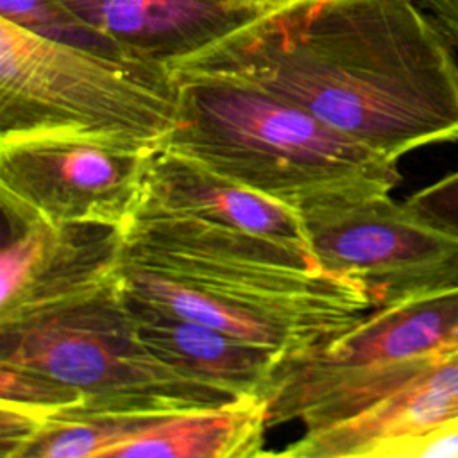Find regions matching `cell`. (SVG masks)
Masks as SVG:
<instances>
[{
  "mask_svg": "<svg viewBox=\"0 0 458 458\" xmlns=\"http://www.w3.org/2000/svg\"><path fill=\"white\" fill-rule=\"evenodd\" d=\"M170 68L276 95L394 161L458 141V61L417 0H288Z\"/></svg>",
  "mask_w": 458,
  "mask_h": 458,
  "instance_id": "1",
  "label": "cell"
},
{
  "mask_svg": "<svg viewBox=\"0 0 458 458\" xmlns=\"http://www.w3.org/2000/svg\"><path fill=\"white\" fill-rule=\"evenodd\" d=\"M129 295L283 356L372 310L363 284L315 254L188 216L138 213L113 274Z\"/></svg>",
  "mask_w": 458,
  "mask_h": 458,
  "instance_id": "2",
  "label": "cell"
},
{
  "mask_svg": "<svg viewBox=\"0 0 458 458\" xmlns=\"http://www.w3.org/2000/svg\"><path fill=\"white\" fill-rule=\"evenodd\" d=\"M175 127L161 148L302 216L376 195L401 181L397 161L258 88L179 77Z\"/></svg>",
  "mask_w": 458,
  "mask_h": 458,
  "instance_id": "3",
  "label": "cell"
},
{
  "mask_svg": "<svg viewBox=\"0 0 458 458\" xmlns=\"http://www.w3.org/2000/svg\"><path fill=\"white\" fill-rule=\"evenodd\" d=\"M179 104L168 64L54 41L0 18V138L73 132L157 150Z\"/></svg>",
  "mask_w": 458,
  "mask_h": 458,
  "instance_id": "4",
  "label": "cell"
},
{
  "mask_svg": "<svg viewBox=\"0 0 458 458\" xmlns=\"http://www.w3.org/2000/svg\"><path fill=\"white\" fill-rule=\"evenodd\" d=\"M0 347L2 365L39 372L72 388L82 401L77 415L175 413L242 399L156 354L138 336L114 277L0 322Z\"/></svg>",
  "mask_w": 458,
  "mask_h": 458,
  "instance_id": "5",
  "label": "cell"
},
{
  "mask_svg": "<svg viewBox=\"0 0 458 458\" xmlns=\"http://www.w3.org/2000/svg\"><path fill=\"white\" fill-rule=\"evenodd\" d=\"M456 347L458 286L374 308L277 363L263 392L267 426L315 431L349 420Z\"/></svg>",
  "mask_w": 458,
  "mask_h": 458,
  "instance_id": "6",
  "label": "cell"
},
{
  "mask_svg": "<svg viewBox=\"0 0 458 458\" xmlns=\"http://www.w3.org/2000/svg\"><path fill=\"white\" fill-rule=\"evenodd\" d=\"M152 152L91 134L5 136L0 202L52 222L123 229L141 206Z\"/></svg>",
  "mask_w": 458,
  "mask_h": 458,
  "instance_id": "7",
  "label": "cell"
},
{
  "mask_svg": "<svg viewBox=\"0 0 458 458\" xmlns=\"http://www.w3.org/2000/svg\"><path fill=\"white\" fill-rule=\"evenodd\" d=\"M302 218L318 263L360 281L372 310L458 286V240L417 218L390 193Z\"/></svg>",
  "mask_w": 458,
  "mask_h": 458,
  "instance_id": "8",
  "label": "cell"
},
{
  "mask_svg": "<svg viewBox=\"0 0 458 458\" xmlns=\"http://www.w3.org/2000/svg\"><path fill=\"white\" fill-rule=\"evenodd\" d=\"M0 204L7 227L0 252V322L45 310L113 279L122 227L52 222Z\"/></svg>",
  "mask_w": 458,
  "mask_h": 458,
  "instance_id": "9",
  "label": "cell"
},
{
  "mask_svg": "<svg viewBox=\"0 0 458 458\" xmlns=\"http://www.w3.org/2000/svg\"><path fill=\"white\" fill-rule=\"evenodd\" d=\"M88 27L129 57L175 64L272 5L254 0H63Z\"/></svg>",
  "mask_w": 458,
  "mask_h": 458,
  "instance_id": "10",
  "label": "cell"
},
{
  "mask_svg": "<svg viewBox=\"0 0 458 458\" xmlns=\"http://www.w3.org/2000/svg\"><path fill=\"white\" fill-rule=\"evenodd\" d=\"M458 422V347L410 383L340 424L304 431L288 458H392L403 444Z\"/></svg>",
  "mask_w": 458,
  "mask_h": 458,
  "instance_id": "11",
  "label": "cell"
},
{
  "mask_svg": "<svg viewBox=\"0 0 458 458\" xmlns=\"http://www.w3.org/2000/svg\"><path fill=\"white\" fill-rule=\"evenodd\" d=\"M138 213L197 218L267 236L313 254L299 211L165 148L150 154Z\"/></svg>",
  "mask_w": 458,
  "mask_h": 458,
  "instance_id": "12",
  "label": "cell"
},
{
  "mask_svg": "<svg viewBox=\"0 0 458 458\" xmlns=\"http://www.w3.org/2000/svg\"><path fill=\"white\" fill-rule=\"evenodd\" d=\"M120 293L138 336L156 354L234 395L263 397L281 352Z\"/></svg>",
  "mask_w": 458,
  "mask_h": 458,
  "instance_id": "13",
  "label": "cell"
},
{
  "mask_svg": "<svg viewBox=\"0 0 458 458\" xmlns=\"http://www.w3.org/2000/svg\"><path fill=\"white\" fill-rule=\"evenodd\" d=\"M267 401L242 397L224 406L163 413L116 458H254L263 451Z\"/></svg>",
  "mask_w": 458,
  "mask_h": 458,
  "instance_id": "14",
  "label": "cell"
},
{
  "mask_svg": "<svg viewBox=\"0 0 458 458\" xmlns=\"http://www.w3.org/2000/svg\"><path fill=\"white\" fill-rule=\"evenodd\" d=\"M0 18L54 41L125 55L111 39L82 23L63 0H0Z\"/></svg>",
  "mask_w": 458,
  "mask_h": 458,
  "instance_id": "15",
  "label": "cell"
},
{
  "mask_svg": "<svg viewBox=\"0 0 458 458\" xmlns=\"http://www.w3.org/2000/svg\"><path fill=\"white\" fill-rule=\"evenodd\" d=\"M404 202L417 218L458 240V170L417 190Z\"/></svg>",
  "mask_w": 458,
  "mask_h": 458,
  "instance_id": "16",
  "label": "cell"
},
{
  "mask_svg": "<svg viewBox=\"0 0 458 458\" xmlns=\"http://www.w3.org/2000/svg\"><path fill=\"white\" fill-rule=\"evenodd\" d=\"M445 38L458 45V0H417Z\"/></svg>",
  "mask_w": 458,
  "mask_h": 458,
  "instance_id": "17",
  "label": "cell"
},
{
  "mask_svg": "<svg viewBox=\"0 0 458 458\" xmlns=\"http://www.w3.org/2000/svg\"><path fill=\"white\" fill-rule=\"evenodd\" d=\"M254 2H259V4H265V5H277V4H284L288 0H254Z\"/></svg>",
  "mask_w": 458,
  "mask_h": 458,
  "instance_id": "18",
  "label": "cell"
}]
</instances>
